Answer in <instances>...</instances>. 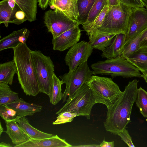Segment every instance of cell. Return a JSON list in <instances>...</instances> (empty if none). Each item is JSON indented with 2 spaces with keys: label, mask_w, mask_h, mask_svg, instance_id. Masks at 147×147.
Listing matches in <instances>:
<instances>
[{
  "label": "cell",
  "mask_w": 147,
  "mask_h": 147,
  "mask_svg": "<svg viewBox=\"0 0 147 147\" xmlns=\"http://www.w3.org/2000/svg\"><path fill=\"white\" fill-rule=\"evenodd\" d=\"M3 131V128L1 125V122H0V136H1V134Z\"/></svg>",
  "instance_id": "7bdbcfd3"
},
{
  "label": "cell",
  "mask_w": 147,
  "mask_h": 147,
  "mask_svg": "<svg viewBox=\"0 0 147 147\" xmlns=\"http://www.w3.org/2000/svg\"><path fill=\"white\" fill-rule=\"evenodd\" d=\"M117 135L119 136L123 140L129 147H135L133 144L131 137L128 131L125 128L120 132Z\"/></svg>",
  "instance_id": "836d02e7"
},
{
  "label": "cell",
  "mask_w": 147,
  "mask_h": 147,
  "mask_svg": "<svg viewBox=\"0 0 147 147\" xmlns=\"http://www.w3.org/2000/svg\"><path fill=\"white\" fill-rule=\"evenodd\" d=\"M13 49V59L17 68L19 83L26 95L36 96L40 91L31 50L26 43L21 44Z\"/></svg>",
  "instance_id": "7a4b0ae2"
},
{
  "label": "cell",
  "mask_w": 147,
  "mask_h": 147,
  "mask_svg": "<svg viewBox=\"0 0 147 147\" xmlns=\"http://www.w3.org/2000/svg\"><path fill=\"white\" fill-rule=\"evenodd\" d=\"M141 77L144 78L147 84V72L145 74H142Z\"/></svg>",
  "instance_id": "b9f144b4"
},
{
  "label": "cell",
  "mask_w": 147,
  "mask_h": 147,
  "mask_svg": "<svg viewBox=\"0 0 147 147\" xmlns=\"http://www.w3.org/2000/svg\"><path fill=\"white\" fill-rule=\"evenodd\" d=\"M57 9L70 19L78 21L79 14L77 0H55L51 9Z\"/></svg>",
  "instance_id": "ac0fdd59"
},
{
  "label": "cell",
  "mask_w": 147,
  "mask_h": 147,
  "mask_svg": "<svg viewBox=\"0 0 147 147\" xmlns=\"http://www.w3.org/2000/svg\"><path fill=\"white\" fill-rule=\"evenodd\" d=\"M17 73V68L13 59L0 64V83L11 85L14 75Z\"/></svg>",
  "instance_id": "cb8c5ba5"
},
{
  "label": "cell",
  "mask_w": 147,
  "mask_h": 147,
  "mask_svg": "<svg viewBox=\"0 0 147 147\" xmlns=\"http://www.w3.org/2000/svg\"><path fill=\"white\" fill-rule=\"evenodd\" d=\"M31 55L40 92L49 96L55 74L53 62L50 57L45 55L39 50H31Z\"/></svg>",
  "instance_id": "52a82bcc"
},
{
  "label": "cell",
  "mask_w": 147,
  "mask_h": 147,
  "mask_svg": "<svg viewBox=\"0 0 147 147\" xmlns=\"http://www.w3.org/2000/svg\"><path fill=\"white\" fill-rule=\"evenodd\" d=\"M62 81L54 74L52 81L50 93L49 95L50 103L55 105L62 99L63 94L61 92Z\"/></svg>",
  "instance_id": "d4e9b609"
},
{
  "label": "cell",
  "mask_w": 147,
  "mask_h": 147,
  "mask_svg": "<svg viewBox=\"0 0 147 147\" xmlns=\"http://www.w3.org/2000/svg\"><path fill=\"white\" fill-rule=\"evenodd\" d=\"M21 9L16 3L13 8L11 7L8 3V0H2L0 2V24H3L8 27L9 23L18 25L21 24L17 18L18 11Z\"/></svg>",
  "instance_id": "9a60e30c"
},
{
  "label": "cell",
  "mask_w": 147,
  "mask_h": 147,
  "mask_svg": "<svg viewBox=\"0 0 147 147\" xmlns=\"http://www.w3.org/2000/svg\"><path fill=\"white\" fill-rule=\"evenodd\" d=\"M119 3V0H108L107 5L110 7L118 5Z\"/></svg>",
  "instance_id": "f35d334b"
},
{
  "label": "cell",
  "mask_w": 147,
  "mask_h": 147,
  "mask_svg": "<svg viewBox=\"0 0 147 147\" xmlns=\"http://www.w3.org/2000/svg\"><path fill=\"white\" fill-rule=\"evenodd\" d=\"M109 7L107 5H105L93 22L87 25L82 26L84 30L86 32L87 35L89 36L94 30L101 26Z\"/></svg>",
  "instance_id": "f1b7e54d"
},
{
  "label": "cell",
  "mask_w": 147,
  "mask_h": 147,
  "mask_svg": "<svg viewBox=\"0 0 147 147\" xmlns=\"http://www.w3.org/2000/svg\"><path fill=\"white\" fill-rule=\"evenodd\" d=\"M116 34L93 33L89 36V43L93 49L102 51L110 45Z\"/></svg>",
  "instance_id": "7402d4cb"
},
{
  "label": "cell",
  "mask_w": 147,
  "mask_h": 147,
  "mask_svg": "<svg viewBox=\"0 0 147 147\" xmlns=\"http://www.w3.org/2000/svg\"><path fill=\"white\" fill-rule=\"evenodd\" d=\"M108 0H96L92 7L86 22L82 26L93 22L105 6L107 5Z\"/></svg>",
  "instance_id": "4dcf8cb0"
},
{
  "label": "cell",
  "mask_w": 147,
  "mask_h": 147,
  "mask_svg": "<svg viewBox=\"0 0 147 147\" xmlns=\"http://www.w3.org/2000/svg\"><path fill=\"white\" fill-rule=\"evenodd\" d=\"M71 144L65 139L60 138L57 135L51 137L39 139H30L16 147H71Z\"/></svg>",
  "instance_id": "5bb4252c"
},
{
  "label": "cell",
  "mask_w": 147,
  "mask_h": 147,
  "mask_svg": "<svg viewBox=\"0 0 147 147\" xmlns=\"http://www.w3.org/2000/svg\"><path fill=\"white\" fill-rule=\"evenodd\" d=\"M6 105L14 109L19 118L32 115L40 112L42 109V106L28 103L22 98Z\"/></svg>",
  "instance_id": "2e32d148"
},
{
  "label": "cell",
  "mask_w": 147,
  "mask_h": 147,
  "mask_svg": "<svg viewBox=\"0 0 147 147\" xmlns=\"http://www.w3.org/2000/svg\"><path fill=\"white\" fill-rule=\"evenodd\" d=\"M139 81L129 82L120 96L107 108L106 119L104 122L107 131L115 135L125 128L130 121L132 109L135 102Z\"/></svg>",
  "instance_id": "6da1fadb"
},
{
  "label": "cell",
  "mask_w": 147,
  "mask_h": 147,
  "mask_svg": "<svg viewBox=\"0 0 147 147\" xmlns=\"http://www.w3.org/2000/svg\"><path fill=\"white\" fill-rule=\"evenodd\" d=\"M25 13L27 20L32 22L36 20L38 0H13Z\"/></svg>",
  "instance_id": "603a6c76"
},
{
  "label": "cell",
  "mask_w": 147,
  "mask_h": 147,
  "mask_svg": "<svg viewBox=\"0 0 147 147\" xmlns=\"http://www.w3.org/2000/svg\"><path fill=\"white\" fill-rule=\"evenodd\" d=\"M93 75H111L113 77H141L140 71L125 58L118 57L100 61L91 65Z\"/></svg>",
  "instance_id": "277c9868"
},
{
  "label": "cell",
  "mask_w": 147,
  "mask_h": 147,
  "mask_svg": "<svg viewBox=\"0 0 147 147\" xmlns=\"http://www.w3.org/2000/svg\"><path fill=\"white\" fill-rule=\"evenodd\" d=\"M93 50L89 42L84 40L71 47L64 58L65 64L69 67V71L75 70L80 65L87 61Z\"/></svg>",
  "instance_id": "30bf717a"
},
{
  "label": "cell",
  "mask_w": 147,
  "mask_h": 147,
  "mask_svg": "<svg viewBox=\"0 0 147 147\" xmlns=\"http://www.w3.org/2000/svg\"><path fill=\"white\" fill-rule=\"evenodd\" d=\"M142 74L147 72V47L139 48L126 59Z\"/></svg>",
  "instance_id": "ffe728a7"
},
{
  "label": "cell",
  "mask_w": 147,
  "mask_h": 147,
  "mask_svg": "<svg viewBox=\"0 0 147 147\" xmlns=\"http://www.w3.org/2000/svg\"><path fill=\"white\" fill-rule=\"evenodd\" d=\"M49 0H38V5L42 9L45 10L47 7Z\"/></svg>",
  "instance_id": "8d00e7d4"
},
{
  "label": "cell",
  "mask_w": 147,
  "mask_h": 147,
  "mask_svg": "<svg viewBox=\"0 0 147 147\" xmlns=\"http://www.w3.org/2000/svg\"><path fill=\"white\" fill-rule=\"evenodd\" d=\"M95 98L96 103L109 108L120 96L122 92L111 78L92 75L87 82Z\"/></svg>",
  "instance_id": "8992f818"
},
{
  "label": "cell",
  "mask_w": 147,
  "mask_h": 147,
  "mask_svg": "<svg viewBox=\"0 0 147 147\" xmlns=\"http://www.w3.org/2000/svg\"><path fill=\"white\" fill-rule=\"evenodd\" d=\"M143 31L133 37L124 46L119 57L126 59L140 48V39Z\"/></svg>",
  "instance_id": "83f0119b"
},
{
  "label": "cell",
  "mask_w": 147,
  "mask_h": 147,
  "mask_svg": "<svg viewBox=\"0 0 147 147\" xmlns=\"http://www.w3.org/2000/svg\"><path fill=\"white\" fill-rule=\"evenodd\" d=\"M122 3L132 8L145 7L143 0H119Z\"/></svg>",
  "instance_id": "e575fe53"
},
{
  "label": "cell",
  "mask_w": 147,
  "mask_h": 147,
  "mask_svg": "<svg viewBox=\"0 0 147 147\" xmlns=\"http://www.w3.org/2000/svg\"><path fill=\"white\" fill-rule=\"evenodd\" d=\"M145 4V7L147 9V0H143Z\"/></svg>",
  "instance_id": "ee69618b"
},
{
  "label": "cell",
  "mask_w": 147,
  "mask_h": 147,
  "mask_svg": "<svg viewBox=\"0 0 147 147\" xmlns=\"http://www.w3.org/2000/svg\"><path fill=\"white\" fill-rule=\"evenodd\" d=\"M19 99L18 94L13 91L8 84L0 83V104L6 105Z\"/></svg>",
  "instance_id": "484cf974"
},
{
  "label": "cell",
  "mask_w": 147,
  "mask_h": 147,
  "mask_svg": "<svg viewBox=\"0 0 147 147\" xmlns=\"http://www.w3.org/2000/svg\"><path fill=\"white\" fill-rule=\"evenodd\" d=\"M79 25H77L56 38H53V49L63 51L78 43L81 35Z\"/></svg>",
  "instance_id": "7c38bea8"
},
{
  "label": "cell",
  "mask_w": 147,
  "mask_h": 147,
  "mask_svg": "<svg viewBox=\"0 0 147 147\" xmlns=\"http://www.w3.org/2000/svg\"><path fill=\"white\" fill-rule=\"evenodd\" d=\"M131 8L121 3L109 7L102 25L94 30L92 34H125Z\"/></svg>",
  "instance_id": "3957f363"
},
{
  "label": "cell",
  "mask_w": 147,
  "mask_h": 147,
  "mask_svg": "<svg viewBox=\"0 0 147 147\" xmlns=\"http://www.w3.org/2000/svg\"><path fill=\"white\" fill-rule=\"evenodd\" d=\"M65 105L57 112L58 115L66 111L74 113L77 116L90 118L92 109L96 104L92 91L87 83L84 84L72 96L68 97Z\"/></svg>",
  "instance_id": "5b68a950"
},
{
  "label": "cell",
  "mask_w": 147,
  "mask_h": 147,
  "mask_svg": "<svg viewBox=\"0 0 147 147\" xmlns=\"http://www.w3.org/2000/svg\"><path fill=\"white\" fill-rule=\"evenodd\" d=\"M140 112L147 117V92L141 87L138 89L135 102Z\"/></svg>",
  "instance_id": "f546056e"
},
{
  "label": "cell",
  "mask_w": 147,
  "mask_h": 147,
  "mask_svg": "<svg viewBox=\"0 0 147 147\" xmlns=\"http://www.w3.org/2000/svg\"><path fill=\"white\" fill-rule=\"evenodd\" d=\"M93 75V71L90 69L87 61L80 65L75 70L59 76L63 84H66L63 93V102L72 96Z\"/></svg>",
  "instance_id": "ba28073f"
},
{
  "label": "cell",
  "mask_w": 147,
  "mask_h": 147,
  "mask_svg": "<svg viewBox=\"0 0 147 147\" xmlns=\"http://www.w3.org/2000/svg\"><path fill=\"white\" fill-rule=\"evenodd\" d=\"M55 0H49L48 3V5L50 6L51 8L53 7L54 3Z\"/></svg>",
  "instance_id": "60d3db41"
},
{
  "label": "cell",
  "mask_w": 147,
  "mask_h": 147,
  "mask_svg": "<svg viewBox=\"0 0 147 147\" xmlns=\"http://www.w3.org/2000/svg\"><path fill=\"white\" fill-rule=\"evenodd\" d=\"M6 125V134L12 140V143L16 147L30 139L19 126L16 121H5Z\"/></svg>",
  "instance_id": "e0dca14e"
},
{
  "label": "cell",
  "mask_w": 147,
  "mask_h": 147,
  "mask_svg": "<svg viewBox=\"0 0 147 147\" xmlns=\"http://www.w3.org/2000/svg\"><path fill=\"white\" fill-rule=\"evenodd\" d=\"M76 116L77 115L75 113L69 111L65 112L58 115L56 120L52 124L58 125L71 122Z\"/></svg>",
  "instance_id": "d6a6232c"
},
{
  "label": "cell",
  "mask_w": 147,
  "mask_h": 147,
  "mask_svg": "<svg viewBox=\"0 0 147 147\" xmlns=\"http://www.w3.org/2000/svg\"><path fill=\"white\" fill-rule=\"evenodd\" d=\"M0 116L5 121H16L19 118L16 112L7 105L0 104Z\"/></svg>",
  "instance_id": "1f68e13d"
},
{
  "label": "cell",
  "mask_w": 147,
  "mask_h": 147,
  "mask_svg": "<svg viewBox=\"0 0 147 147\" xmlns=\"http://www.w3.org/2000/svg\"><path fill=\"white\" fill-rule=\"evenodd\" d=\"M16 121L19 126L29 136L30 139L47 138L55 136L52 134L43 132L34 128L30 125L29 121L25 116L19 118Z\"/></svg>",
  "instance_id": "44dd1931"
},
{
  "label": "cell",
  "mask_w": 147,
  "mask_h": 147,
  "mask_svg": "<svg viewBox=\"0 0 147 147\" xmlns=\"http://www.w3.org/2000/svg\"><path fill=\"white\" fill-rule=\"evenodd\" d=\"M96 0H77L79 16L78 21L83 25L86 22L89 13Z\"/></svg>",
  "instance_id": "4316f807"
},
{
  "label": "cell",
  "mask_w": 147,
  "mask_h": 147,
  "mask_svg": "<svg viewBox=\"0 0 147 147\" xmlns=\"http://www.w3.org/2000/svg\"><path fill=\"white\" fill-rule=\"evenodd\" d=\"M0 147H12V146L10 144L6 143L3 142H1L0 144Z\"/></svg>",
  "instance_id": "ab89813d"
},
{
  "label": "cell",
  "mask_w": 147,
  "mask_h": 147,
  "mask_svg": "<svg viewBox=\"0 0 147 147\" xmlns=\"http://www.w3.org/2000/svg\"><path fill=\"white\" fill-rule=\"evenodd\" d=\"M30 34V31L25 28L13 31L0 40V51L13 49L21 44L26 43Z\"/></svg>",
  "instance_id": "4fadbf2b"
},
{
  "label": "cell",
  "mask_w": 147,
  "mask_h": 147,
  "mask_svg": "<svg viewBox=\"0 0 147 147\" xmlns=\"http://www.w3.org/2000/svg\"><path fill=\"white\" fill-rule=\"evenodd\" d=\"M146 28L147 9L144 7L132 8L125 34L123 47L131 38Z\"/></svg>",
  "instance_id": "8fae6325"
},
{
  "label": "cell",
  "mask_w": 147,
  "mask_h": 147,
  "mask_svg": "<svg viewBox=\"0 0 147 147\" xmlns=\"http://www.w3.org/2000/svg\"><path fill=\"white\" fill-rule=\"evenodd\" d=\"M44 23L48 31L56 38L66 31L79 24L69 18L59 9L55 8L46 11L44 16Z\"/></svg>",
  "instance_id": "9c48e42d"
},
{
  "label": "cell",
  "mask_w": 147,
  "mask_h": 147,
  "mask_svg": "<svg viewBox=\"0 0 147 147\" xmlns=\"http://www.w3.org/2000/svg\"><path fill=\"white\" fill-rule=\"evenodd\" d=\"M139 47H147V28L143 31L141 35Z\"/></svg>",
  "instance_id": "d590c367"
},
{
  "label": "cell",
  "mask_w": 147,
  "mask_h": 147,
  "mask_svg": "<svg viewBox=\"0 0 147 147\" xmlns=\"http://www.w3.org/2000/svg\"><path fill=\"white\" fill-rule=\"evenodd\" d=\"M114 146V141L108 142L104 140H103L99 145L100 147H113Z\"/></svg>",
  "instance_id": "74e56055"
},
{
  "label": "cell",
  "mask_w": 147,
  "mask_h": 147,
  "mask_svg": "<svg viewBox=\"0 0 147 147\" xmlns=\"http://www.w3.org/2000/svg\"><path fill=\"white\" fill-rule=\"evenodd\" d=\"M125 37L124 34H116L110 45L102 51V57L108 59L119 57L123 47Z\"/></svg>",
  "instance_id": "d6986e66"
}]
</instances>
